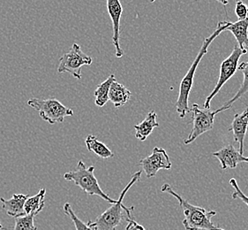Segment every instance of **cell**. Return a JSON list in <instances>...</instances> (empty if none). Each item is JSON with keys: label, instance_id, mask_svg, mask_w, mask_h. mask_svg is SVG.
<instances>
[{"label": "cell", "instance_id": "cell-1", "mask_svg": "<svg viewBox=\"0 0 248 230\" xmlns=\"http://www.w3.org/2000/svg\"><path fill=\"white\" fill-rule=\"evenodd\" d=\"M161 191L168 193L179 201V205L182 208L185 215L182 224L186 230H226L215 225L211 220L217 214L216 211L206 210L202 207L191 205L188 201L186 200L178 194L168 183L162 186Z\"/></svg>", "mask_w": 248, "mask_h": 230}, {"label": "cell", "instance_id": "cell-2", "mask_svg": "<svg viewBox=\"0 0 248 230\" xmlns=\"http://www.w3.org/2000/svg\"><path fill=\"white\" fill-rule=\"evenodd\" d=\"M231 22L229 21H219L217 30L214 31L212 35H209L208 38L203 41L202 48L199 51L198 55L196 56L193 64L190 66L188 72L184 76L183 79L180 82L179 86V93L178 100L176 102V110L178 112L180 118H185L186 115L190 113L189 108V95L193 88L194 84V75L196 69L198 67L200 62L202 60L204 56L208 53V49L210 44L213 42L222 32L226 30V28L230 25Z\"/></svg>", "mask_w": 248, "mask_h": 230}, {"label": "cell", "instance_id": "cell-3", "mask_svg": "<svg viewBox=\"0 0 248 230\" xmlns=\"http://www.w3.org/2000/svg\"><path fill=\"white\" fill-rule=\"evenodd\" d=\"M141 176V171L136 172L132 175L128 184L125 186L124 190H122L119 198L113 204H111L107 210L105 211L102 214H100L94 221H88L94 230H116L123 220L126 217H132V213L134 211V206L126 207L123 205V200L126 195L127 191L132 188L135 182L140 180Z\"/></svg>", "mask_w": 248, "mask_h": 230}, {"label": "cell", "instance_id": "cell-4", "mask_svg": "<svg viewBox=\"0 0 248 230\" xmlns=\"http://www.w3.org/2000/svg\"><path fill=\"white\" fill-rule=\"evenodd\" d=\"M94 166H86L82 160H79L75 170L66 172L64 174L65 180L73 181L75 185L80 188V190L90 196H97L104 200L113 204L116 201L110 198L109 196L101 189L98 181L94 176Z\"/></svg>", "mask_w": 248, "mask_h": 230}, {"label": "cell", "instance_id": "cell-5", "mask_svg": "<svg viewBox=\"0 0 248 230\" xmlns=\"http://www.w3.org/2000/svg\"><path fill=\"white\" fill-rule=\"evenodd\" d=\"M28 105L36 111L43 120L50 123H62L65 117L73 116L74 111L63 105L55 98L47 99H30Z\"/></svg>", "mask_w": 248, "mask_h": 230}, {"label": "cell", "instance_id": "cell-6", "mask_svg": "<svg viewBox=\"0 0 248 230\" xmlns=\"http://www.w3.org/2000/svg\"><path fill=\"white\" fill-rule=\"evenodd\" d=\"M92 62V58L82 51L80 45L75 43L67 52L60 57L58 73H69L79 80L81 78L82 66H90Z\"/></svg>", "mask_w": 248, "mask_h": 230}, {"label": "cell", "instance_id": "cell-7", "mask_svg": "<svg viewBox=\"0 0 248 230\" xmlns=\"http://www.w3.org/2000/svg\"><path fill=\"white\" fill-rule=\"evenodd\" d=\"M248 52V49L242 50L238 47V45H235L231 55L229 56L227 59L223 60L221 64V67H220V75H219L217 83L214 88L212 92L207 97L206 100L204 102V109L210 108V103L213 99L214 97L217 95V93L223 88V86L236 74V72L238 71V61H239L240 57L244 54H247Z\"/></svg>", "mask_w": 248, "mask_h": 230}, {"label": "cell", "instance_id": "cell-8", "mask_svg": "<svg viewBox=\"0 0 248 230\" xmlns=\"http://www.w3.org/2000/svg\"><path fill=\"white\" fill-rule=\"evenodd\" d=\"M190 112L193 113L194 126L188 138L184 141L185 145H190L196 140L199 136L212 130L216 113L209 109H201L197 104H194Z\"/></svg>", "mask_w": 248, "mask_h": 230}, {"label": "cell", "instance_id": "cell-9", "mask_svg": "<svg viewBox=\"0 0 248 230\" xmlns=\"http://www.w3.org/2000/svg\"><path fill=\"white\" fill-rule=\"evenodd\" d=\"M140 165L148 178L154 177L161 169L170 170L172 166L166 150L158 147H155L150 155L140 160Z\"/></svg>", "mask_w": 248, "mask_h": 230}, {"label": "cell", "instance_id": "cell-10", "mask_svg": "<svg viewBox=\"0 0 248 230\" xmlns=\"http://www.w3.org/2000/svg\"><path fill=\"white\" fill-rule=\"evenodd\" d=\"M106 1V8L108 11L110 20L112 21V29L113 35L112 42L116 50V57L122 58L124 55V51L120 46V20L123 13V6L119 0H105Z\"/></svg>", "mask_w": 248, "mask_h": 230}, {"label": "cell", "instance_id": "cell-11", "mask_svg": "<svg viewBox=\"0 0 248 230\" xmlns=\"http://www.w3.org/2000/svg\"><path fill=\"white\" fill-rule=\"evenodd\" d=\"M220 161L223 170L234 169L240 163H248V157L239 153L232 145H228L212 153Z\"/></svg>", "mask_w": 248, "mask_h": 230}, {"label": "cell", "instance_id": "cell-12", "mask_svg": "<svg viewBox=\"0 0 248 230\" xmlns=\"http://www.w3.org/2000/svg\"><path fill=\"white\" fill-rule=\"evenodd\" d=\"M248 130V107L241 114L234 115L232 123L229 131L233 132L234 140L238 145V151L244 154V142Z\"/></svg>", "mask_w": 248, "mask_h": 230}, {"label": "cell", "instance_id": "cell-13", "mask_svg": "<svg viewBox=\"0 0 248 230\" xmlns=\"http://www.w3.org/2000/svg\"><path fill=\"white\" fill-rule=\"evenodd\" d=\"M29 197L30 196L25 194H14L10 199L0 197V202L2 203L3 210L5 211L7 215L17 218L26 215L24 205Z\"/></svg>", "mask_w": 248, "mask_h": 230}, {"label": "cell", "instance_id": "cell-14", "mask_svg": "<svg viewBox=\"0 0 248 230\" xmlns=\"http://www.w3.org/2000/svg\"><path fill=\"white\" fill-rule=\"evenodd\" d=\"M156 119H157V115L155 113L154 111H151L149 113L142 122L134 126L135 137L142 142L146 140L153 132L155 128L159 127V123L156 121Z\"/></svg>", "mask_w": 248, "mask_h": 230}, {"label": "cell", "instance_id": "cell-15", "mask_svg": "<svg viewBox=\"0 0 248 230\" xmlns=\"http://www.w3.org/2000/svg\"><path fill=\"white\" fill-rule=\"evenodd\" d=\"M231 31L238 42L240 49L248 50V18L230 23L226 30Z\"/></svg>", "mask_w": 248, "mask_h": 230}, {"label": "cell", "instance_id": "cell-16", "mask_svg": "<svg viewBox=\"0 0 248 230\" xmlns=\"http://www.w3.org/2000/svg\"><path fill=\"white\" fill-rule=\"evenodd\" d=\"M131 91L117 81L112 82L109 88V100L114 105L116 108H119L125 105L131 99Z\"/></svg>", "mask_w": 248, "mask_h": 230}, {"label": "cell", "instance_id": "cell-17", "mask_svg": "<svg viewBox=\"0 0 248 230\" xmlns=\"http://www.w3.org/2000/svg\"><path fill=\"white\" fill-rule=\"evenodd\" d=\"M238 70L241 71L243 73L244 80L242 82V85L239 88L238 92L236 93V95L234 96L232 99H230L228 102H226L223 106H221L219 109L215 111L216 115L222 113L223 111L228 110L232 105L235 102L239 100L242 97H243L248 91V60L247 62H241L240 64H238Z\"/></svg>", "mask_w": 248, "mask_h": 230}, {"label": "cell", "instance_id": "cell-18", "mask_svg": "<svg viewBox=\"0 0 248 230\" xmlns=\"http://www.w3.org/2000/svg\"><path fill=\"white\" fill-rule=\"evenodd\" d=\"M85 144L88 150L98 156L101 159H110L114 157V153L109 150V147L106 146L103 142L98 140L95 135H88L85 140Z\"/></svg>", "mask_w": 248, "mask_h": 230}, {"label": "cell", "instance_id": "cell-19", "mask_svg": "<svg viewBox=\"0 0 248 230\" xmlns=\"http://www.w3.org/2000/svg\"><path fill=\"white\" fill-rule=\"evenodd\" d=\"M46 190L42 189L38 191L36 195L29 197L24 205L26 214L37 215L45 208V197Z\"/></svg>", "mask_w": 248, "mask_h": 230}, {"label": "cell", "instance_id": "cell-20", "mask_svg": "<svg viewBox=\"0 0 248 230\" xmlns=\"http://www.w3.org/2000/svg\"><path fill=\"white\" fill-rule=\"evenodd\" d=\"M115 81H117L115 78V75H110L106 80L97 85V88L94 90V104L98 107H103L108 103L109 88Z\"/></svg>", "mask_w": 248, "mask_h": 230}, {"label": "cell", "instance_id": "cell-21", "mask_svg": "<svg viewBox=\"0 0 248 230\" xmlns=\"http://www.w3.org/2000/svg\"><path fill=\"white\" fill-rule=\"evenodd\" d=\"M34 214H26L15 218V228L13 230H37L35 225Z\"/></svg>", "mask_w": 248, "mask_h": 230}, {"label": "cell", "instance_id": "cell-22", "mask_svg": "<svg viewBox=\"0 0 248 230\" xmlns=\"http://www.w3.org/2000/svg\"><path fill=\"white\" fill-rule=\"evenodd\" d=\"M63 210L66 216H68L71 220L73 221L76 230H94L89 223H85L82 220L78 218V216L75 214V212L72 209V206L69 203H65L63 207Z\"/></svg>", "mask_w": 248, "mask_h": 230}, {"label": "cell", "instance_id": "cell-23", "mask_svg": "<svg viewBox=\"0 0 248 230\" xmlns=\"http://www.w3.org/2000/svg\"><path fill=\"white\" fill-rule=\"evenodd\" d=\"M230 184L234 189L233 193L232 195V198L233 199H240V200L243 201L244 203L248 206V197L245 195L242 192V190L239 189L238 183H237V181L235 180L234 178H232L230 180Z\"/></svg>", "mask_w": 248, "mask_h": 230}, {"label": "cell", "instance_id": "cell-24", "mask_svg": "<svg viewBox=\"0 0 248 230\" xmlns=\"http://www.w3.org/2000/svg\"><path fill=\"white\" fill-rule=\"evenodd\" d=\"M235 14L238 20H245L248 18V6L241 0H237L235 5Z\"/></svg>", "mask_w": 248, "mask_h": 230}, {"label": "cell", "instance_id": "cell-25", "mask_svg": "<svg viewBox=\"0 0 248 230\" xmlns=\"http://www.w3.org/2000/svg\"><path fill=\"white\" fill-rule=\"evenodd\" d=\"M125 220L128 222L127 226L125 227V230H146L143 226L139 224L134 217H126Z\"/></svg>", "mask_w": 248, "mask_h": 230}, {"label": "cell", "instance_id": "cell-26", "mask_svg": "<svg viewBox=\"0 0 248 230\" xmlns=\"http://www.w3.org/2000/svg\"><path fill=\"white\" fill-rule=\"evenodd\" d=\"M216 1H217V2L221 3L223 5H227L229 3L228 0H216Z\"/></svg>", "mask_w": 248, "mask_h": 230}, {"label": "cell", "instance_id": "cell-27", "mask_svg": "<svg viewBox=\"0 0 248 230\" xmlns=\"http://www.w3.org/2000/svg\"><path fill=\"white\" fill-rule=\"evenodd\" d=\"M0 230H6L5 227H3V225L0 223Z\"/></svg>", "mask_w": 248, "mask_h": 230}, {"label": "cell", "instance_id": "cell-28", "mask_svg": "<svg viewBox=\"0 0 248 230\" xmlns=\"http://www.w3.org/2000/svg\"><path fill=\"white\" fill-rule=\"evenodd\" d=\"M149 1H150V2H151V3H153V2H155V0H149Z\"/></svg>", "mask_w": 248, "mask_h": 230}]
</instances>
